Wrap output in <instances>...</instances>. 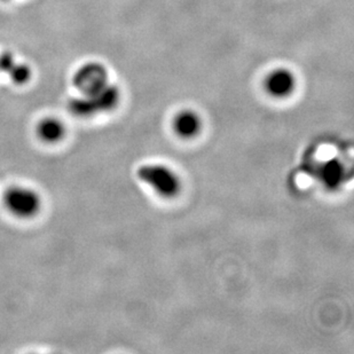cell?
I'll list each match as a JSON object with an SVG mask.
<instances>
[{
	"mask_svg": "<svg viewBox=\"0 0 354 354\" xmlns=\"http://www.w3.org/2000/svg\"><path fill=\"white\" fill-rule=\"evenodd\" d=\"M38 137L48 144H55L66 134L64 124L57 118H47L40 120L37 127Z\"/></svg>",
	"mask_w": 354,
	"mask_h": 354,
	"instance_id": "6",
	"label": "cell"
},
{
	"mask_svg": "<svg viewBox=\"0 0 354 354\" xmlns=\"http://www.w3.org/2000/svg\"><path fill=\"white\" fill-rule=\"evenodd\" d=\"M295 76L288 69H277L266 80V88L274 97H286L295 88Z\"/></svg>",
	"mask_w": 354,
	"mask_h": 354,
	"instance_id": "5",
	"label": "cell"
},
{
	"mask_svg": "<svg viewBox=\"0 0 354 354\" xmlns=\"http://www.w3.org/2000/svg\"><path fill=\"white\" fill-rule=\"evenodd\" d=\"M3 204L17 218H31L38 214L41 200L37 192L22 186H14L5 192Z\"/></svg>",
	"mask_w": 354,
	"mask_h": 354,
	"instance_id": "2",
	"label": "cell"
},
{
	"mask_svg": "<svg viewBox=\"0 0 354 354\" xmlns=\"http://www.w3.org/2000/svg\"><path fill=\"white\" fill-rule=\"evenodd\" d=\"M141 180L147 183L165 196H171L178 192L179 183L176 176L167 167L160 165H146L138 171Z\"/></svg>",
	"mask_w": 354,
	"mask_h": 354,
	"instance_id": "4",
	"label": "cell"
},
{
	"mask_svg": "<svg viewBox=\"0 0 354 354\" xmlns=\"http://www.w3.org/2000/svg\"><path fill=\"white\" fill-rule=\"evenodd\" d=\"M74 84L83 95L97 93L109 84L108 71L100 64L92 62L85 64L75 74Z\"/></svg>",
	"mask_w": 354,
	"mask_h": 354,
	"instance_id": "3",
	"label": "cell"
},
{
	"mask_svg": "<svg viewBox=\"0 0 354 354\" xmlns=\"http://www.w3.org/2000/svg\"><path fill=\"white\" fill-rule=\"evenodd\" d=\"M174 127L181 137H193L200 130V118L192 111H184L178 116Z\"/></svg>",
	"mask_w": 354,
	"mask_h": 354,
	"instance_id": "7",
	"label": "cell"
},
{
	"mask_svg": "<svg viewBox=\"0 0 354 354\" xmlns=\"http://www.w3.org/2000/svg\"><path fill=\"white\" fill-rule=\"evenodd\" d=\"M120 92L118 87L108 84L107 86L97 93L83 95L71 99L69 111L78 118H91L104 111H109L118 106Z\"/></svg>",
	"mask_w": 354,
	"mask_h": 354,
	"instance_id": "1",
	"label": "cell"
},
{
	"mask_svg": "<svg viewBox=\"0 0 354 354\" xmlns=\"http://www.w3.org/2000/svg\"><path fill=\"white\" fill-rule=\"evenodd\" d=\"M8 75H10V80H13L14 83L24 84L30 80L31 71L26 64H15L14 67L10 69Z\"/></svg>",
	"mask_w": 354,
	"mask_h": 354,
	"instance_id": "9",
	"label": "cell"
},
{
	"mask_svg": "<svg viewBox=\"0 0 354 354\" xmlns=\"http://www.w3.org/2000/svg\"><path fill=\"white\" fill-rule=\"evenodd\" d=\"M343 165L339 163V160H331L324 165V171H322V177L326 184L329 187H336L343 179Z\"/></svg>",
	"mask_w": 354,
	"mask_h": 354,
	"instance_id": "8",
	"label": "cell"
}]
</instances>
